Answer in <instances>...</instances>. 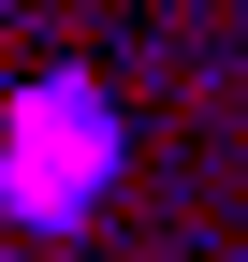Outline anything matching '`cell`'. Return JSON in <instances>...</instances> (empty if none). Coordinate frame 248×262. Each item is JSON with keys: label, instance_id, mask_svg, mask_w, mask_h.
I'll use <instances>...</instances> for the list:
<instances>
[{"label": "cell", "instance_id": "1", "mask_svg": "<svg viewBox=\"0 0 248 262\" xmlns=\"http://www.w3.org/2000/svg\"><path fill=\"white\" fill-rule=\"evenodd\" d=\"M117 175H132V117L102 102L88 73H44L0 102V219L15 233H88V219L117 204Z\"/></svg>", "mask_w": 248, "mask_h": 262}]
</instances>
